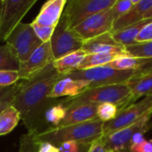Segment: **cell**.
<instances>
[{
	"label": "cell",
	"instance_id": "obj_1",
	"mask_svg": "<svg viewBox=\"0 0 152 152\" xmlns=\"http://www.w3.org/2000/svg\"><path fill=\"white\" fill-rule=\"evenodd\" d=\"M62 77L64 76L57 72L52 62L31 78L21 80L12 105L20 112L28 133L36 134L49 129L45 119V112L50 107L62 101L49 98V94Z\"/></svg>",
	"mask_w": 152,
	"mask_h": 152
},
{
	"label": "cell",
	"instance_id": "obj_2",
	"mask_svg": "<svg viewBox=\"0 0 152 152\" xmlns=\"http://www.w3.org/2000/svg\"><path fill=\"white\" fill-rule=\"evenodd\" d=\"M103 125L102 121L95 119L73 126L50 128L42 133L34 134V139L37 143L49 142L57 147L67 142L91 144L103 135Z\"/></svg>",
	"mask_w": 152,
	"mask_h": 152
},
{
	"label": "cell",
	"instance_id": "obj_3",
	"mask_svg": "<svg viewBox=\"0 0 152 152\" xmlns=\"http://www.w3.org/2000/svg\"><path fill=\"white\" fill-rule=\"evenodd\" d=\"M61 102L66 109L81 104L100 105L103 103H111L116 105L119 110L134 103L132 99L131 90L127 84L87 88L78 95L66 98L62 100Z\"/></svg>",
	"mask_w": 152,
	"mask_h": 152
},
{
	"label": "cell",
	"instance_id": "obj_4",
	"mask_svg": "<svg viewBox=\"0 0 152 152\" xmlns=\"http://www.w3.org/2000/svg\"><path fill=\"white\" fill-rule=\"evenodd\" d=\"M143 73L146 72L140 70H117L108 66H101L88 69L75 70L66 75V77L76 80L87 81L90 83L89 88H93L112 85H125Z\"/></svg>",
	"mask_w": 152,
	"mask_h": 152
},
{
	"label": "cell",
	"instance_id": "obj_5",
	"mask_svg": "<svg viewBox=\"0 0 152 152\" xmlns=\"http://www.w3.org/2000/svg\"><path fill=\"white\" fill-rule=\"evenodd\" d=\"M117 0H71L67 1L61 18L70 29L90 16L111 8Z\"/></svg>",
	"mask_w": 152,
	"mask_h": 152
},
{
	"label": "cell",
	"instance_id": "obj_6",
	"mask_svg": "<svg viewBox=\"0 0 152 152\" xmlns=\"http://www.w3.org/2000/svg\"><path fill=\"white\" fill-rule=\"evenodd\" d=\"M151 110L152 96H146L142 100L119 110L113 120L104 123L102 136L110 135L138 122Z\"/></svg>",
	"mask_w": 152,
	"mask_h": 152
},
{
	"label": "cell",
	"instance_id": "obj_7",
	"mask_svg": "<svg viewBox=\"0 0 152 152\" xmlns=\"http://www.w3.org/2000/svg\"><path fill=\"white\" fill-rule=\"evenodd\" d=\"M14 51L20 63L26 61L42 44L30 23L20 22L5 40Z\"/></svg>",
	"mask_w": 152,
	"mask_h": 152
},
{
	"label": "cell",
	"instance_id": "obj_8",
	"mask_svg": "<svg viewBox=\"0 0 152 152\" xmlns=\"http://www.w3.org/2000/svg\"><path fill=\"white\" fill-rule=\"evenodd\" d=\"M37 0H3L0 13V40L5 41L21 22Z\"/></svg>",
	"mask_w": 152,
	"mask_h": 152
},
{
	"label": "cell",
	"instance_id": "obj_9",
	"mask_svg": "<svg viewBox=\"0 0 152 152\" xmlns=\"http://www.w3.org/2000/svg\"><path fill=\"white\" fill-rule=\"evenodd\" d=\"M50 42L54 60L81 50L84 44V40L74 29H70L67 27L62 18H61L55 27Z\"/></svg>",
	"mask_w": 152,
	"mask_h": 152
},
{
	"label": "cell",
	"instance_id": "obj_10",
	"mask_svg": "<svg viewBox=\"0 0 152 152\" xmlns=\"http://www.w3.org/2000/svg\"><path fill=\"white\" fill-rule=\"evenodd\" d=\"M151 129L152 110L138 122L110 135L102 136V139L106 146L113 152H130L131 140L134 134L138 131L145 130L149 132Z\"/></svg>",
	"mask_w": 152,
	"mask_h": 152
},
{
	"label": "cell",
	"instance_id": "obj_11",
	"mask_svg": "<svg viewBox=\"0 0 152 152\" xmlns=\"http://www.w3.org/2000/svg\"><path fill=\"white\" fill-rule=\"evenodd\" d=\"M114 21L111 8H109L90 16L72 29L86 41L100 35L111 32Z\"/></svg>",
	"mask_w": 152,
	"mask_h": 152
},
{
	"label": "cell",
	"instance_id": "obj_12",
	"mask_svg": "<svg viewBox=\"0 0 152 152\" xmlns=\"http://www.w3.org/2000/svg\"><path fill=\"white\" fill-rule=\"evenodd\" d=\"M54 61L51 42L42 43L24 62L20 63L19 76L21 80H28L42 71Z\"/></svg>",
	"mask_w": 152,
	"mask_h": 152
},
{
	"label": "cell",
	"instance_id": "obj_13",
	"mask_svg": "<svg viewBox=\"0 0 152 152\" xmlns=\"http://www.w3.org/2000/svg\"><path fill=\"white\" fill-rule=\"evenodd\" d=\"M67 0H49L45 2L40 9L37 16L31 22L41 26L56 27L59 23Z\"/></svg>",
	"mask_w": 152,
	"mask_h": 152
},
{
	"label": "cell",
	"instance_id": "obj_14",
	"mask_svg": "<svg viewBox=\"0 0 152 152\" xmlns=\"http://www.w3.org/2000/svg\"><path fill=\"white\" fill-rule=\"evenodd\" d=\"M90 83L85 80H76L69 77H62L53 86L49 98L61 99L62 97L71 98L78 95L86 89L89 88Z\"/></svg>",
	"mask_w": 152,
	"mask_h": 152
},
{
	"label": "cell",
	"instance_id": "obj_15",
	"mask_svg": "<svg viewBox=\"0 0 152 152\" xmlns=\"http://www.w3.org/2000/svg\"><path fill=\"white\" fill-rule=\"evenodd\" d=\"M82 50L86 54H92L110 52H122L126 51V47L119 45L113 38L111 32H108L84 41Z\"/></svg>",
	"mask_w": 152,
	"mask_h": 152
},
{
	"label": "cell",
	"instance_id": "obj_16",
	"mask_svg": "<svg viewBox=\"0 0 152 152\" xmlns=\"http://www.w3.org/2000/svg\"><path fill=\"white\" fill-rule=\"evenodd\" d=\"M97 107L98 105L94 104H81L67 108L66 116L58 127L73 126L99 119L97 117Z\"/></svg>",
	"mask_w": 152,
	"mask_h": 152
},
{
	"label": "cell",
	"instance_id": "obj_17",
	"mask_svg": "<svg viewBox=\"0 0 152 152\" xmlns=\"http://www.w3.org/2000/svg\"><path fill=\"white\" fill-rule=\"evenodd\" d=\"M152 7V0H139L124 16L114 21L111 32H115L135 23H138L143 20L146 12Z\"/></svg>",
	"mask_w": 152,
	"mask_h": 152
},
{
	"label": "cell",
	"instance_id": "obj_18",
	"mask_svg": "<svg viewBox=\"0 0 152 152\" xmlns=\"http://www.w3.org/2000/svg\"><path fill=\"white\" fill-rule=\"evenodd\" d=\"M126 55H129L126 50L122 52H110V53L86 54L77 70H83V69H88L95 67L105 66L110 63L111 61H113L114 60Z\"/></svg>",
	"mask_w": 152,
	"mask_h": 152
},
{
	"label": "cell",
	"instance_id": "obj_19",
	"mask_svg": "<svg viewBox=\"0 0 152 152\" xmlns=\"http://www.w3.org/2000/svg\"><path fill=\"white\" fill-rule=\"evenodd\" d=\"M132 94L133 102L146 96H152V70L143 73L127 83Z\"/></svg>",
	"mask_w": 152,
	"mask_h": 152
},
{
	"label": "cell",
	"instance_id": "obj_20",
	"mask_svg": "<svg viewBox=\"0 0 152 152\" xmlns=\"http://www.w3.org/2000/svg\"><path fill=\"white\" fill-rule=\"evenodd\" d=\"M86 55V53L81 49L69 54H67L60 59L54 60L53 61V64L59 74L66 76L70 72L77 69L78 66L80 65Z\"/></svg>",
	"mask_w": 152,
	"mask_h": 152
},
{
	"label": "cell",
	"instance_id": "obj_21",
	"mask_svg": "<svg viewBox=\"0 0 152 152\" xmlns=\"http://www.w3.org/2000/svg\"><path fill=\"white\" fill-rule=\"evenodd\" d=\"M152 19L148 20H142V21L135 23L132 26H129L126 28L111 32L113 38L122 46L127 47L129 45H134L135 43V38L140 33V31L150 22H151Z\"/></svg>",
	"mask_w": 152,
	"mask_h": 152
},
{
	"label": "cell",
	"instance_id": "obj_22",
	"mask_svg": "<svg viewBox=\"0 0 152 152\" xmlns=\"http://www.w3.org/2000/svg\"><path fill=\"white\" fill-rule=\"evenodd\" d=\"M20 120V112L12 105L6 107L0 114V136L10 134Z\"/></svg>",
	"mask_w": 152,
	"mask_h": 152
},
{
	"label": "cell",
	"instance_id": "obj_23",
	"mask_svg": "<svg viewBox=\"0 0 152 152\" xmlns=\"http://www.w3.org/2000/svg\"><path fill=\"white\" fill-rule=\"evenodd\" d=\"M20 61H18L13 49L8 45H0V70L19 71Z\"/></svg>",
	"mask_w": 152,
	"mask_h": 152
},
{
	"label": "cell",
	"instance_id": "obj_24",
	"mask_svg": "<svg viewBox=\"0 0 152 152\" xmlns=\"http://www.w3.org/2000/svg\"><path fill=\"white\" fill-rule=\"evenodd\" d=\"M61 102L50 107L45 112V119L49 129L58 127L66 116L67 109Z\"/></svg>",
	"mask_w": 152,
	"mask_h": 152
},
{
	"label": "cell",
	"instance_id": "obj_25",
	"mask_svg": "<svg viewBox=\"0 0 152 152\" xmlns=\"http://www.w3.org/2000/svg\"><path fill=\"white\" fill-rule=\"evenodd\" d=\"M126 50L131 56L144 59H152V41L136 43L126 47Z\"/></svg>",
	"mask_w": 152,
	"mask_h": 152
},
{
	"label": "cell",
	"instance_id": "obj_26",
	"mask_svg": "<svg viewBox=\"0 0 152 152\" xmlns=\"http://www.w3.org/2000/svg\"><path fill=\"white\" fill-rule=\"evenodd\" d=\"M118 111L119 110L116 105L111 103H103L97 107V117L103 123H107L113 120L117 117Z\"/></svg>",
	"mask_w": 152,
	"mask_h": 152
},
{
	"label": "cell",
	"instance_id": "obj_27",
	"mask_svg": "<svg viewBox=\"0 0 152 152\" xmlns=\"http://www.w3.org/2000/svg\"><path fill=\"white\" fill-rule=\"evenodd\" d=\"M139 0H122L116 1L115 4L111 7V12L113 14V18L115 20L124 16L128 11L137 3Z\"/></svg>",
	"mask_w": 152,
	"mask_h": 152
},
{
	"label": "cell",
	"instance_id": "obj_28",
	"mask_svg": "<svg viewBox=\"0 0 152 152\" xmlns=\"http://www.w3.org/2000/svg\"><path fill=\"white\" fill-rule=\"evenodd\" d=\"M20 80L19 72L16 70H0V87L6 88L15 85Z\"/></svg>",
	"mask_w": 152,
	"mask_h": 152
},
{
	"label": "cell",
	"instance_id": "obj_29",
	"mask_svg": "<svg viewBox=\"0 0 152 152\" xmlns=\"http://www.w3.org/2000/svg\"><path fill=\"white\" fill-rule=\"evenodd\" d=\"M35 34L38 37V39L42 43H46L51 41V38L53 35V32L55 30V27H49V26H41L37 24L30 23Z\"/></svg>",
	"mask_w": 152,
	"mask_h": 152
},
{
	"label": "cell",
	"instance_id": "obj_30",
	"mask_svg": "<svg viewBox=\"0 0 152 152\" xmlns=\"http://www.w3.org/2000/svg\"><path fill=\"white\" fill-rule=\"evenodd\" d=\"M37 143L34 139V134L28 133L21 136L19 152H37Z\"/></svg>",
	"mask_w": 152,
	"mask_h": 152
},
{
	"label": "cell",
	"instance_id": "obj_31",
	"mask_svg": "<svg viewBox=\"0 0 152 152\" xmlns=\"http://www.w3.org/2000/svg\"><path fill=\"white\" fill-rule=\"evenodd\" d=\"M20 87V83H16L15 85L12 86L8 91L0 98V114L1 112L8 106L12 104L14 96L16 95V94L18 93L19 89Z\"/></svg>",
	"mask_w": 152,
	"mask_h": 152
},
{
	"label": "cell",
	"instance_id": "obj_32",
	"mask_svg": "<svg viewBox=\"0 0 152 152\" xmlns=\"http://www.w3.org/2000/svg\"><path fill=\"white\" fill-rule=\"evenodd\" d=\"M88 144H81L76 142H63L58 146L60 152H81Z\"/></svg>",
	"mask_w": 152,
	"mask_h": 152
},
{
	"label": "cell",
	"instance_id": "obj_33",
	"mask_svg": "<svg viewBox=\"0 0 152 152\" xmlns=\"http://www.w3.org/2000/svg\"><path fill=\"white\" fill-rule=\"evenodd\" d=\"M149 41H152V21L140 31L135 38V43H144Z\"/></svg>",
	"mask_w": 152,
	"mask_h": 152
},
{
	"label": "cell",
	"instance_id": "obj_34",
	"mask_svg": "<svg viewBox=\"0 0 152 152\" xmlns=\"http://www.w3.org/2000/svg\"><path fill=\"white\" fill-rule=\"evenodd\" d=\"M130 152H152V140L143 142L130 147Z\"/></svg>",
	"mask_w": 152,
	"mask_h": 152
},
{
	"label": "cell",
	"instance_id": "obj_35",
	"mask_svg": "<svg viewBox=\"0 0 152 152\" xmlns=\"http://www.w3.org/2000/svg\"><path fill=\"white\" fill-rule=\"evenodd\" d=\"M86 152H113L110 151L106 144L104 143V142L102 141V137L99 138L98 140L94 141V142H92V144L90 145L88 151Z\"/></svg>",
	"mask_w": 152,
	"mask_h": 152
},
{
	"label": "cell",
	"instance_id": "obj_36",
	"mask_svg": "<svg viewBox=\"0 0 152 152\" xmlns=\"http://www.w3.org/2000/svg\"><path fill=\"white\" fill-rule=\"evenodd\" d=\"M37 152H60L59 148L49 142H40L37 143Z\"/></svg>",
	"mask_w": 152,
	"mask_h": 152
},
{
	"label": "cell",
	"instance_id": "obj_37",
	"mask_svg": "<svg viewBox=\"0 0 152 152\" xmlns=\"http://www.w3.org/2000/svg\"><path fill=\"white\" fill-rule=\"evenodd\" d=\"M148 19H152V7L151 9H149L144 14L143 20H148Z\"/></svg>",
	"mask_w": 152,
	"mask_h": 152
},
{
	"label": "cell",
	"instance_id": "obj_38",
	"mask_svg": "<svg viewBox=\"0 0 152 152\" xmlns=\"http://www.w3.org/2000/svg\"><path fill=\"white\" fill-rule=\"evenodd\" d=\"M11 87V86H10ZM10 87H6V88H3V87H0V98L8 91V89L10 88Z\"/></svg>",
	"mask_w": 152,
	"mask_h": 152
},
{
	"label": "cell",
	"instance_id": "obj_39",
	"mask_svg": "<svg viewBox=\"0 0 152 152\" xmlns=\"http://www.w3.org/2000/svg\"><path fill=\"white\" fill-rule=\"evenodd\" d=\"M91 144H92V143H91ZM91 144H88V145H87V146H86V148H85V149H84V150H83V151H81V152H86V151H87Z\"/></svg>",
	"mask_w": 152,
	"mask_h": 152
},
{
	"label": "cell",
	"instance_id": "obj_40",
	"mask_svg": "<svg viewBox=\"0 0 152 152\" xmlns=\"http://www.w3.org/2000/svg\"><path fill=\"white\" fill-rule=\"evenodd\" d=\"M2 2H3V0H0V13H1V7H2Z\"/></svg>",
	"mask_w": 152,
	"mask_h": 152
}]
</instances>
